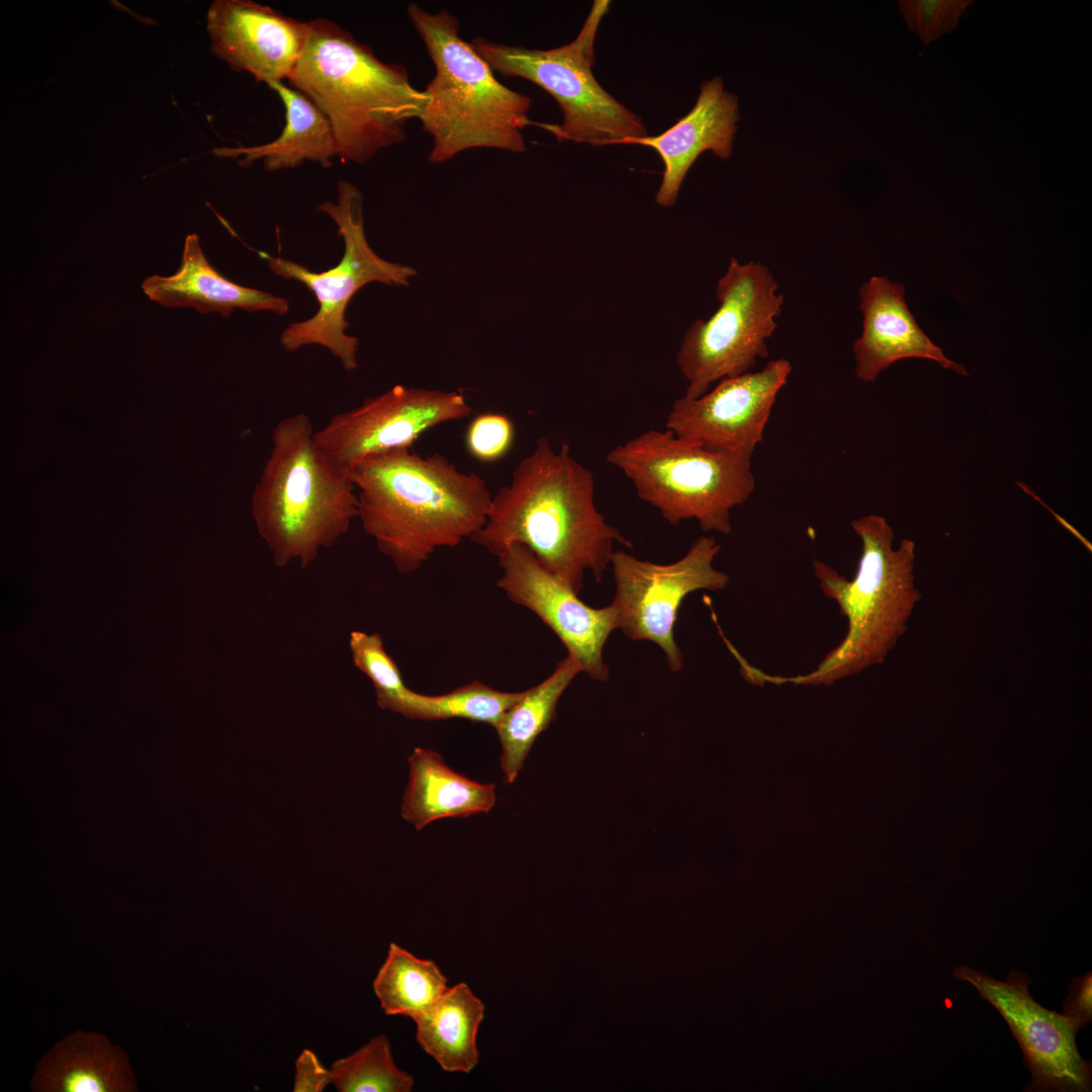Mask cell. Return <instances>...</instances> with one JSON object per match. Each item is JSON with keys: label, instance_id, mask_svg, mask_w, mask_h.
Segmentation results:
<instances>
[{"label": "cell", "instance_id": "cell-1", "mask_svg": "<svg viewBox=\"0 0 1092 1092\" xmlns=\"http://www.w3.org/2000/svg\"><path fill=\"white\" fill-rule=\"evenodd\" d=\"M470 539L495 556L512 544L527 547L577 595L586 570L601 582L615 542L632 547L598 511L593 472L567 444L557 451L547 438L517 464L510 483L492 496L485 525Z\"/></svg>", "mask_w": 1092, "mask_h": 1092}, {"label": "cell", "instance_id": "cell-2", "mask_svg": "<svg viewBox=\"0 0 1092 1092\" xmlns=\"http://www.w3.org/2000/svg\"><path fill=\"white\" fill-rule=\"evenodd\" d=\"M350 477L364 531L400 573L418 571L437 549L458 546L487 521L492 496L485 480L438 452L371 455Z\"/></svg>", "mask_w": 1092, "mask_h": 1092}, {"label": "cell", "instance_id": "cell-3", "mask_svg": "<svg viewBox=\"0 0 1092 1092\" xmlns=\"http://www.w3.org/2000/svg\"><path fill=\"white\" fill-rule=\"evenodd\" d=\"M307 25L304 49L287 80L330 120L338 158L362 164L404 142L407 122L419 119L428 102L404 66L381 61L330 19Z\"/></svg>", "mask_w": 1092, "mask_h": 1092}, {"label": "cell", "instance_id": "cell-4", "mask_svg": "<svg viewBox=\"0 0 1092 1092\" xmlns=\"http://www.w3.org/2000/svg\"><path fill=\"white\" fill-rule=\"evenodd\" d=\"M314 433L305 414L279 421L253 490L252 519L279 567L293 562L307 567L358 518L350 474L329 462Z\"/></svg>", "mask_w": 1092, "mask_h": 1092}, {"label": "cell", "instance_id": "cell-5", "mask_svg": "<svg viewBox=\"0 0 1092 1092\" xmlns=\"http://www.w3.org/2000/svg\"><path fill=\"white\" fill-rule=\"evenodd\" d=\"M850 526L861 541L854 577L848 580L820 560L813 563L823 594L837 603L847 619L844 638L810 672L794 677L768 676L755 668L754 680L831 685L883 663L906 633L908 620L921 599L915 586V543L905 538L894 548L895 533L882 516H863Z\"/></svg>", "mask_w": 1092, "mask_h": 1092}, {"label": "cell", "instance_id": "cell-6", "mask_svg": "<svg viewBox=\"0 0 1092 1092\" xmlns=\"http://www.w3.org/2000/svg\"><path fill=\"white\" fill-rule=\"evenodd\" d=\"M407 15L435 67L419 118L433 142L428 160L440 164L478 148L524 153L523 130L536 124L529 118L531 99L496 80L460 36L451 12L433 13L411 3Z\"/></svg>", "mask_w": 1092, "mask_h": 1092}, {"label": "cell", "instance_id": "cell-7", "mask_svg": "<svg viewBox=\"0 0 1092 1092\" xmlns=\"http://www.w3.org/2000/svg\"><path fill=\"white\" fill-rule=\"evenodd\" d=\"M607 461L669 524L696 520L705 532L730 534L731 511L755 488L751 456L707 449L667 429L616 446Z\"/></svg>", "mask_w": 1092, "mask_h": 1092}, {"label": "cell", "instance_id": "cell-8", "mask_svg": "<svg viewBox=\"0 0 1092 1092\" xmlns=\"http://www.w3.org/2000/svg\"><path fill=\"white\" fill-rule=\"evenodd\" d=\"M609 7L610 1H595L577 36L558 48L528 49L480 36L470 42L492 71L528 80L555 99L562 122L541 127L558 142L601 147L648 135L641 117L611 96L593 74L595 39Z\"/></svg>", "mask_w": 1092, "mask_h": 1092}, {"label": "cell", "instance_id": "cell-9", "mask_svg": "<svg viewBox=\"0 0 1092 1092\" xmlns=\"http://www.w3.org/2000/svg\"><path fill=\"white\" fill-rule=\"evenodd\" d=\"M336 202L324 201L316 210L329 215L343 238L344 254L333 268L314 272L299 263L261 253L271 271L287 280L302 283L317 300L318 309L309 318L290 324L281 334L282 346L295 352L303 346L318 345L337 357L344 369L357 368L359 341L346 334V309L364 285L380 282L405 286L417 271L379 257L367 242L364 230L363 195L351 182L337 185Z\"/></svg>", "mask_w": 1092, "mask_h": 1092}, {"label": "cell", "instance_id": "cell-10", "mask_svg": "<svg viewBox=\"0 0 1092 1092\" xmlns=\"http://www.w3.org/2000/svg\"><path fill=\"white\" fill-rule=\"evenodd\" d=\"M716 297L717 310L692 324L676 354L689 398L703 395L724 378L749 372L759 358H766V340L784 305V294L766 266L734 257L717 282Z\"/></svg>", "mask_w": 1092, "mask_h": 1092}, {"label": "cell", "instance_id": "cell-11", "mask_svg": "<svg viewBox=\"0 0 1092 1092\" xmlns=\"http://www.w3.org/2000/svg\"><path fill=\"white\" fill-rule=\"evenodd\" d=\"M720 548L714 537L701 536L680 559L669 564L640 560L624 551H614L611 556L615 580L612 604L618 612V628L631 640L658 645L673 672L684 665L673 635L682 601L691 593L719 592L730 582L729 575L713 565Z\"/></svg>", "mask_w": 1092, "mask_h": 1092}, {"label": "cell", "instance_id": "cell-12", "mask_svg": "<svg viewBox=\"0 0 1092 1092\" xmlns=\"http://www.w3.org/2000/svg\"><path fill=\"white\" fill-rule=\"evenodd\" d=\"M471 414L461 391L395 385L359 406L334 416L314 438L329 462L350 474L364 458L412 449L428 430Z\"/></svg>", "mask_w": 1092, "mask_h": 1092}, {"label": "cell", "instance_id": "cell-13", "mask_svg": "<svg viewBox=\"0 0 1092 1092\" xmlns=\"http://www.w3.org/2000/svg\"><path fill=\"white\" fill-rule=\"evenodd\" d=\"M953 977L974 986L980 997L1001 1014L1019 1043L1032 1082L1024 1091H1091V1065L1077 1048L1080 1024L1063 1013L1051 1011L1030 995L1031 979L1012 970L998 981L967 966H959Z\"/></svg>", "mask_w": 1092, "mask_h": 1092}, {"label": "cell", "instance_id": "cell-14", "mask_svg": "<svg viewBox=\"0 0 1092 1092\" xmlns=\"http://www.w3.org/2000/svg\"><path fill=\"white\" fill-rule=\"evenodd\" d=\"M496 557L502 569L496 585L508 599L533 612L550 628L592 679L607 680L609 667L603 649L619 626L616 607L585 605L521 544L510 545Z\"/></svg>", "mask_w": 1092, "mask_h": 1092}, {"label": "cell", "instance_id": "cell-15", "mask_svg": "<svg viewBox=\"0 0 1092 1092\" xmlns=\"http://www.w3.org/2000/svg\"><path fill=\"white\" fill-rule=\"evenodd\" d=\"M791 371V363L780 358L759 371L724 378L699 397L684 395L673 402L665 427L707 449L752 456Z\"/></svg>", "mask_w": 1092, "mask_h": 1092}, {"label": "cell", "instance_id": "cell-16", "mask_svg": "<svg viewBox=\"0 0 1092 1092\" xmlns=\"http://www.w3.org/2000/svg\"><path fill=\"white\" fill-rule=\"evenodd\" d=\"M210 51L258 82L288 79L304 49L307 21L250 0H216L207 12Z\"/></svg>", "mask_w": 1092, "mask_h": 1092}, {"label": "cell", "instance_id": "cell-17", "mask_svg": "<svg viewBox=\"0 0 1092 1092\" xmlns=\"http://www.w3.org/2000/svg\"><path fill=\"white\" fill-rule=\"evenodd\" d=\"M858 294L862 332L852 346L857 379L873 382L892 364L907 358L928 359L945 370L968 375L967 369L948 359L918 326L901 283L873 276L859 287Z\"/></svg>", "mask_w": 1092, "mask_h": 1092}, {"label": "cell", "instance_id": "cell-18", "mask_svg": "<svg viewBox=\"0 0 1092 1092\" xmlns=\"http://www.w3.org/2000/svg\"><path fill=\"white\" fill-rule=\"evenodd\" d=\"M738 120L737 97L725 89L721 77H714L701 84L693 108L668 129L655 136L627 139L622 144L650 147L659 155L664 168L655 202L670 208L702 153L711 151L722 160L731 157Z\"/></svg>", "mask_w": 1092, "mask_h": 1092}, {"label": "cell", "instance_id": "cell-19", "mask_svg": "<svg viewBox=\"0 0 1092 1092\" xmlns=\"http://www.w3.org/2000/svg\"><path fill=\"white\" fill-rule=\"evenodd\" d=\"M145 294L166 307H193L200 313L223 317L234 309L286 314L289 300L260 289L243 286L222 276L207 260L199 237L185 238L179 269L170 276L153 275L142 284Z\"/></svg>", "mask_w": 1092, "mask_h": 1092}, {"label": "cell", "instance_id": "cell-20", "mask_svg": "<svg viewBox=\"0 0 1092 1092\" xmlns=\"http://www.w3.org/2000/svg\"><path fill=\"white\" fill-rule=\"evenodd\" d=\"M36 1092H131L135 1080L124 1051L97 1032L75 1031L37 1063Z\"/></svg>", "mask_w": 1092, "mask_h": 1092}, {"label": "cell", "instance_id": "cell-21", "mask_svg": "<svg viewBox=\"0 0 1092 1092\" xmlns=\"http://www.w3.org/2000/svg\"><path fill=\"white\" fill-rule=\"evenodd\" d=\"M267 85L285 107V124L278 138L263 145L215 149L214 155L238 159L241 167L262 161L270 172L295 168L304 161L331 167L333 158L338 157V148L327 116L305 95L283 81Z\"/></svg>", "mask_w": 1092, "mask_h": 1092}, {"label": "cell", "instance_id": "cell-22", "mask_svg": "<svg viewBox=\"0 0 1092 1092\" xmlns=\"http://www.w3.org/2000/svg\"><path fill=\"white\" fill-rule=\"evenodd\" d=\"M407 762L410 780L400 811L417 830L442 818L487 813L494 806V785L456 772L438 752L416 747Z\"/></svg>", "mask_w": 1092, "mask_h": 1092}, {"label": "cell", "instance_id": "cell-23", "mask_svg": "<svg viewBox=\"0 0 1092 1092\" xmlns=\"http://www.w3.org/2000/svg\"><path fill=\"white\" fill-rule=\"evenodd\" d=\"M484 1004L463 982L449 987L414 1019L417 1041L446 1072H471L478 1063L476 1037Z\"/></svg>", "mask_w": 1092, "mask_h": 1092}, {"label": "cell", "instance_id": "cell-24", "mask_svg": "<svg viewBox=\"0 0 1092 1092\" xmlns=\"http://www.w3.org/2000/svg\"><path fill=\"white\" fill-rule=\"evenodd\" d=\"M581 671L579 663L567 654L548 677L524 691L500 718L494 730L502 747L499 760L506 783L515 782L536 738L555 719L561 695Z\"/></svg>", "mask_w": 1092, "mask_h": 1092}, {"label": "cell", "instance_id": "cell-25", "mask_svg": "<svg viewBox=\"0 0 1092 1092\" xmlns=\"http://www.w3.org/2000/svg\"><path fill=\"white\" fill-rule=\"evenodd\" d=\"M448 988L447 978L433 961L420 959L393 942L373 981L384 1013L413 1020L429 1010Z\"/></svg>", "mask_w": 1092, "mask_h": 1092}, {"label": "cell", "instance_id": "cell-26", "mask_svg": "<svg viewBox=\"0 0 1092 1092\" xmlns=\"http://www.w3.org/2000/svg\"><path fill=\"white\" fill-rule=\"evenodd\" d=\"M331 1084L340 1092H410L414 1077L394 1063L388 1037L371 1038L330 1067Z\"/></svg>", "mask_w": 1092, "mask_h": 1092}, {"label": "cell", "instance_id": "cell-27", "mask_svg": "<svg viewBox=\"0 0 1092 1092\" xmlns=\"http://www.w3.org/2000/svg\"><path fill=\"white\" fill-rule=\"evenodd\" d=\"M523 692H500L474 680L437 696L415 693L410 719L436 721L460 718L495 727Z\"/></svg>", "mask_w": 1092, "mask_h": 1092}, {"label": "cell", "instance_id": "cell-28", "mask_svg": "<svg viewBox=\"0 0 1092 1092\" xmlns=\"http://www.w3.org/2000/svg\"><path fill=\"white\" fill-rule=\"evenodd\" d=\"M349 649L354 666L372 682L377 706L408 718L416 692L405 686L381 635L353 630L349 634Z\"/></svg>", "mask_w": 1092, "mask_h": 1092}, {"label": "cell", "instance_id": "cell-29", "mask_svg": "<svg viewBox=\"0 0 1092 1092\" xmlns=\"http://www.w3.org/2000/svg\"><path fill=\"white\" fill-rule=\"evenodd\" d=\"M898 4L908 29L927 46L954 30L974 0H901Z\"/></svg>", "mask_w": 1092, "mask_h": 1092}, {"label": "cell", "instance_id": "cell-30", "mask_svg": "<svg viewBox=\"0 0 1092 1092\" xmlns=\"http://www.w3.org/2000/svg\"><path fill=\"white\" fill-rule=\"evenodd\" d=\"M514 439L513 422L496 413H485L474 418L465 434L467 451L481 462L502 459L511 450Z\"/></svg>", "mask_w": 1092, "mask_h": 1092}, {"label": "cell", "instance_id": "cell-31", "mask_svg": "<svg viewBox=\"0 0 1092 1092\" xmlns=\"http://www.w3.org/2000/svg\"><path fill=\"white\" fill-rule=\"evenodd\" d=\"M331 1084L330 1069L317 1056L304 1049L295 1061L294 1092H322Z\"/></svg>", "mask_w": 1092, "mask_h": 1092}, {"label": "cell", "instance_id": "cell-32", "mask_svg": "<svg viewBox=\"0 0 1092 1092\" xmlns=\"http://www.w3.org/2000/svg\"><path fill=\"white\" fill-rule=\"evenodd\" d=\"M1063 1014L1076 1020L1081 1027L1092 1021V974L1076 977L1068 988Z\"/></svg>", "mask_w": 1092, "mask_h": 1092}]
</instances>
